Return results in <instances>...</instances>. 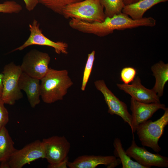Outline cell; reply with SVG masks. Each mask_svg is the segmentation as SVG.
<instances>
[{
    "label": "cell",
    "mask_w": 168,
    "mask_h": 168,
    "mask_svg": "<svg viewBox=\"0 0 168 168\" xmlns=\"http://www.w3.org/2000/svg\"><path fill=\"white\" fill-rule=\"evenodd\" d=\"M96 89L102 94L108 107V113L121 117L125 123L131 126V115L128 111L127 106L120 100L108 88L103 80H99L94 82Z\"/></svg>",
    "instance_id": "30bf717a"
},
{
    "label": "cell",
    "mask_w": 168,
    "mask_h": 168,
    "mask_svg": "<svg viewBox=\"0 0 168 168\" xmlns=\"http://www.w3.org/2000/svg\"><path fill=\"white\" fill-rule=\"evenodd\" d=\"M164 110L160 118L154 121L148 120L140 124L136 131L142 145L150 147L157 153L161 150L158 144L159 140L168 124V108Z\"/></svg>",
    "instance_id": "277c9868"
},
{
    "label": "cell",
    "mask_w": 168,
    "mask_h": 168,
    "mask_svg": "<svg viewBox=\"0 0 168 168\" xmlns=\"http://www.w3.org/2000/svg\"><path fill=\"white\" fill-rule=\"evenodd\" d=\"M125 5L132 4L140 0H122Z\"/></svg>",
    "instance_id": "f546056e"
},
{
    "label": "cell",
    "mask_w": 168,
    "mask_h": 168,
    "mask_svg": "<svg viewBox=\"0 0 168 168\" xmlns=\"http://www.w3.org/2000/svg\"><path fill=\"white\" fill-rule=\"evenodd\" d=\"M40 80L22 72L18 80L20 89L26 93L30 106L35 108L40 102Z\"/></svg>",
    "instance_id": "5bb4252c"
},
{
    "label": "cell",
    "mask_w": 168,
    "mask_h": 168,
    "mask_svg": "<svg viewBox=\"0 0 168 168\" xmlns=\"http://www.w3.org/2000/svg\"><path fill=\"white\" fill-rule=\"evenodd\" d=\"M26 9L29 11L33 10L39 3L38 0H23Z\"/></svg>",
    "instance_id": "484cf974"
},
{
    "label": "cell",
    "mask_w": 168,
    "mask_h": 168,
    "mask_svg": "<svg viewBox=\"0 0 168 168\" xmlns=\"http://www.w3.org/2000/svg\"><path fill=\"white\" fill-rule=\"evenodd\" d=\"M0 163V168H10L8 161H4Z\"/></svg>",
    "instance_id": "4dcf8cb0"
},
{
    "label": "cell",
    "mask_w": 168,
    "mask_h": 168,
    "mask_svg": "<svg viewBox=\"0 0 168 168\" xmlns=\"http://www.w3.org/2000/svg\"><path fill=\"white\" fill-rule=\"evenodd\" d=\"M95 51H92L88 54L87 59L84 68L81 89L84 91L91 75L95 59Z\"/></svg>",
    "instance_id": "7402d4cb"
},
{
    "label": "cell",
    "mask_w": 168,
    "mask_h": 168,
    "mask_svg": "<svg viewBox=\"0 0 168 168\" xmlns=\"http://www.w3.org/2000/svg\"><path fill=\"white\" fill-rule=\"evenodd\" d=\"M68 157H67L63 161L54 164H49L47 167L48 168H67L68 161Z\"/></svg>",
    "instance_id": "4316f807"
},
{
    "label": "cell",
    "mask_w": 168,
    "mask_h": 168,
    "mask_svg": "<svg viewBox=\"0 0 168 168\" xmlns=\"http://www.w3.org/2000/svg\"><path fill=\"white\" fill-rule=\"evenodd\" d=\"M4 104L0 98V131L5 127L9 120V113Z\"/></svg>",
    "instance_id": "d4e9b609"
},
{
    "label": "cell",
    "mask_w": 168,
    "mask_h": 168,
    "mask_svg": "<svg viewBox=\"0 0 168 168\" xmlns=\"http://www.w3.org/2000/svg\"><path fill=\"white\" fill-rule=\"evenodd\" d=\"M22 6L14 1H7L0 3V12L18 13L22 10Z\"/></svg>",
    "instance_id": "603a6c76"
},
{
    "label": "cell",
    "mask_w": 168,
    "mask_h": 168,
    "mask_svg": "<svg viewBox=\"0 0 168 168\" xmlns=\"http://www.w3.org/2000/svg\"><path fill=\"white\" fill-rule=\"evenodd\" d=\"M40 97L45 103L51 104L63 100L73 82L66 70L49 68L40 80Z\"/></svg>",
    "instance_id": "7a4b0ae2"
},
{
    "label": "cell",
    "mask_w": 168,
    "mask_h": 168,
    "mask_svg": "<svg viewBox=\"0 0 168 168\" xmlns=\"http://www.w3.org/2000/svg\"><path fill=\"white\" fill-rule=\"evenodd\" d=\"M137 74V70L132 67H126L123 68L120 72V79L124 84H128L132 82Z\"/></svg>",
    "instance_id": "cb8c5ba5"
},
{
    "label": "cell",
    "mask_w": 168,
    "mask_h": 168,
    "mask_svg": "<svg viewBox=\"0 0 168 168\" xmlns=\"http://www.w3.org/2000/svg\"><path fill=\"white\" fill-rule=\"evenodd\" d=\"M3 74L0 73V98H1L3 90Z\"/></svg>",
    "instance_id": "f1b7e54d"
},
{
    "label": "cell",
    "mask_w": 168,
    "mask_h": 168,
    "mask_svg": "<svg viewBox=\"0 0 168 168\" xmlns=\"http://www.w3.org/2000/svg\"><path fill=\"white\" fill-rule=\"evenodd\" d=\"M50 59L48 54L32 49L24 56L20 66L22 72L40 80L49 70Z\"/></svg>",
    "instance_id": "8992f818"
},
{
    "label": "cell",
    "mask_w": 168,
    "mask_h": 168,
    "mask_svg": "<svg viewBox=\"0 0 168 168\" xmlns=\"http://www.w3.org/2000/svg\"><path fill=\"white\" fill-rule=\"evenodd\" d=\"M16 150L7 130L4 127L0 131V162L8 161Z\"/></svg>",
    "instance_id": "ac0fdd59"
},
{
    "label": "cell",
    "mask_w": 168,
    "mask_h": 168,
    "mask_svg": "<svg viewBox=\"0 0 168 168\" xmlns=\"http://www.w3.org/2000/svg\"><path fill=\"white\" fill-rule=\"evenodd\" d=\"M168 0H140L135 3L125 5L122 12L134 20L142 18L145 13L155 5Z\"/></svg>",
    "instance_id": "2e32d148"
},
{
    "label": "cell",
    "mask_w": 168,
    "mask_h": 168,
    "mask_svg": "<svg viewBox=\"0 0 168 168\" xmlns=\"http://www.w3.org/2000/svg\"><path fill=\"white\" fill-rule=\"evenodd\" d=\"M38 3L58 14L62 15L63 9L68 6L83 0H38Z\"/></svg>",
    "instance_id": "ffe728a7"
},
{
    "label": "cell",
    "mask_w": 168,
    "mask_h": 168,
    "mask_svg": "<svg viewBox=\"0 0 168 168\" xmlns=\"http://www.w3.org/2000/svg\"><path fill=\"white\" fill-rule=\"evenodd\" d=\"M105 10V17H111L122 13L125 5L122 0H100Z\"/></svg>",
    "instance_id": "44dd1931"
},
{
    "label": "cell",
    "mask_w": 168,
    "mask_h": 168,
    "mask_svg": "<svg viewBox=\"0 0 168 168\" xmlns=\"http://www.w3.org/2000/svg\"><path fill=\"white\" fill-rule=\"evenodd\" d=\"M120 90L130 95L132 98L138 101L146 103H160V97L152 89L146 88L141 83L138 76L137 77L131 84H116Z\"/></svg>",
    "instance_id": "4fadbf2b"
},
{
    "label": "cell",
    "mask_w": 168,
    "mask_h": 168,
    "mask_svg": "<svg viewBox=\"0 0 168 168\" xmlns=\"http://www.w3.org/2000/svg\"><path fill=\"white\" fill-rule=\"evenodd\" d=\"M22 72L20 66L13 62L4 67L1 99L5 104L14 105L16 101L23 97L22 93L18 85L19 78Z\"/></svg>",
    "instance_id": "5b68a950"
},
{
    "label": "cell",
    "mask_w": 168,
    "mask_h": 168,
    "mask_svg": "<svg viewBox=\"0 0 168 168\" xmlns=\"http://www.w3.org/2000/svg\"><path fill=\"white\" fill-rule=\"evenodd\" d=\"M121 164L120 159L118 158L106 167L107 168H113Z\"/></svg>",
    "instance_id": "83f0119b"
},
{
    "label": "cell",
    "mask_w": 168,
    "mask_h": 168,
    "mask_svg": "<svg viewBox=\"0 0 168 168\" xmlns=\"http://www.w3.org/2000/svg\"><path fill=\"white\" fill-rule=\"evenodd\" d=\"M128 155L146 168L152 166L161 168L168 167V158L158 153H152L144 147L138 146L136 143L134 135L130 146L126 150Z\"/></svg>",
    "instance_id": "8fae6325"
},
{
    "label": "cell",
    "mask_w": 168,
    "mask_h": 168,
    "mask_svg": "<svg viewBox=\"0 0 168 168\" xmlns=\"http://www.w3.org/2000/svg\"><path fill=\"white\" fill-rule=\"evenodd\" d=\"M100 0H85L67 6L62 15L67 19L74 18L90 23L102 22L106 18Z\"/></svg>",
    "instance_id": "3957f363"
},
{
    "label": "cell",
    "mask_w": 168,
    "mask_h": 168,
    "mask_svg": "<svg viewBox=\"0 0 168 168\" xmlns=\"http://www.w3.org/2000/svg\"><path fill=\"white\" fill-rule=\"evenodd\" d=\"M156 82L152 89L159 97L163 96L165 85L168 80V64L161 61L151 67Z\"/></svg>",
    "instance_id": "e0dca14e"
},
{
    "label": "cell",
    "mask_w": 168,
    "mask_h": 168,
    "mask_svg": "<svg viewBox=\"0 0 168 168\" xmlns=\"http://www.w3.org/2000/svg\"><path fill=\"white\" fill-rule=\"evenodd\" d=\"M114 156L120 160L122 168H146L136 161H133L123 147L120 139L115 138L114 141Z\"/></svg>",
    "instance_id": "d6986e66"
},
{
    "label": "cell",
    "mask_w": 168,
    "mask_h": 168,
    "mask_svg": "<svg viewBox=\"0 0 168 168\" xmlns=\"http://www.w3.org/2000/svg\"><path fill=\"white\" fill-rule=\"evenodd\" d=\"M130 110L132 112L131 128L133 135L135 133L137 126L140 124L152 117L157 111L166 108L165 104L160 103H146L137 101L131 97Z\"/></svg>",
    "instance_id": "7c38bea8"
},
{
    "label": "cell",
    "mask_w": 168,
    "mask_h": 168,
    "mask_svg": "<svg viewBox=\"0 0 168 168\" xmlns=\"http://www.w3.org/2000/svg\"><path fill=\"white\" fill-rule=\"evenodd\" d=\"M156 24V21L151 17H143L138 20H134L122 12L115 15L111 17H106L102 22L90 23L72 19L70 27L84 33L95 35L103 37L113 33L114 30H123L140 26L152 27Z\"/></svg>",
    "instance_id": "6da1fadb"
},
{
    "label": "cell",
    "mask_w": 168,
    "mask_h": 168,
    "mask_svg": "<svg viewBox=\"0 0 168 168\" xmlns=\"http://www.w3.org/2000/svg\"><path fill=\"white\" fill-rule=\"evenodd\" d=\"M29 29L30 34L28 39L22 45L14 49L12 52L21 51L30 45H37L52 47L58 54H68V44L63 41L54 42L47 38L43 34L40 28V24L36 20L34 19L29 25Z\"/></svg>",
    "instance_id": "52a82bcc"
},
{
    "label": "cell",
    "mask_w": 168,
    "mask_h": 168,
    "mask_svg": "<svg viewBox=\"0 0 168 168\" xmlns=\"http://www.w3.org/2000/svg\"><path fill=\"white\" fill-rule=\"evenodd\" d=\"M116 159L113 156L84 155L78 156L72 162L68 161L67 166L70 168H95L100 165L107 167Z\"/></svg>",
    "instance_id": "9a60e30c"
},
{
    "label": "cell",
    "mask_w": 168,
    "mask_h": 168,
    "mask_svg": "<svg viewBox=\"0 0 168 168\" xmlns=\"http://www.w3.org/2000/svg\"><path fill=\"white\" fill-rule=\"evenodd\" d=\"M40 158H44L42 141L39 140L15 151L8 162L10 168H22L25 165Z\"/></svg>",
    "instance_id": "9c48e42d"
},
{
    "label": "cell",
    "mask_w": 168,
    "mask_h": 168,
    "mask_svg": "<svg viewBox=\"0 0 168 168\" xmlns=\"http://www.w3.org/2000/svg\"><path fill=\"white\" fill-rule=\"evenodd\" d=\"M41 141L44 158L49 164L58 163L68 157L70 144L64 136H54L44 138Z\"/></svg>",
    "instance_id": "ba28073f"
}]
</instances>
